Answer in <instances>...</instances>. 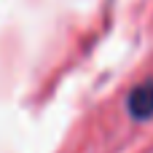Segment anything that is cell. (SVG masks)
<instances>
[{"mask_svg": "<svg viewBox=\"0 0 153 153\" xmlns=\"http://www.w3.org/2000/svg\"><path fill=\"white\" fill-rule=\"evenodd\" d=\"M126 108H129V113H132L134 118H140V121L151 118L153 116V81L140 83L137 89H132V94H129V100H126Z\"/></svg>", "mask_w": 153, "mask_h": 153, "instance_id": "cell-1", "label": "cell"}]
</instances>
